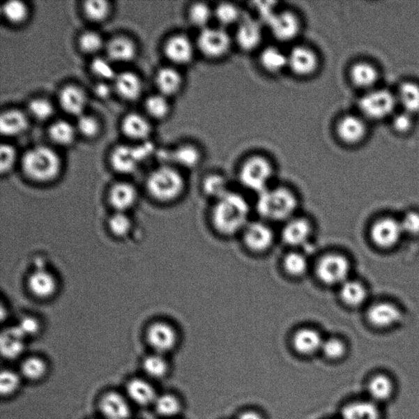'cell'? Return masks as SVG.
Returning <instances> with one entry per match:
<instances>
[{"label":"cell","mask_w":419,"mask_h":419,"mask_svg":"<svg viewBox=\"0 0 419 419\" xmlns=\"http://www.w3.org/2000/svg\"><path fill=\"white\" fill-rule=\"evenodd\" d=\"M251 207L245 197L229 191L215 201L211 220L216 231L224 236L243 232L250 221Z\"/></svg>","instance_id":"obj_1"},{"label":"cell","mask_w":419,"mask_h":419,"mask_svg":"<svg viewBox=\"0 0 419 419\" xmlns=\"http://www.w3.org/2000/svg\"><path fill=\"white\" fill-rule=\"evenodd\" d=\"M256 207L263 219L287 222L294 218L298 208V199L289 188H269L258 195Z\"/></svg>","instance_id":"obj_2"},{"label":"cell","mask_w":419,"mask_h":419,"mask_svg":"<svg viewBox=\"0 0 419 419\" xmlns=\"http://www.w3.org/2000/svg\"><path fill=\"white\" fill-rule=\"evenodd\" d=\"M62 159L49 146L38 145L23 154L22 167L27 177L37 182L54 180L62 169Z\"/></svg>","instance_id":"obj_3"},{"label":"cell","mask_w":419,"mask_h":419,"mask_svg":"<svg viewBox=\"0 0 419 419\" xmlns=\"http://www.w3.org/2000/svg\"><path fill=\"white\" fill-rule=\"evenodd\" d=\"M147 187L155 199L160 201L176 199L185 190V178L174 167L164 164L150 174Z\"/></svg>","instance_id":"obj_4"},{"label":"cell","mask_w":419,"mask_h":419,"mask_svg":"<svg viewBox=\"0 0 419 419\" xmlns=\"http://www.w3.org/2000/svg\"><path fill=\"white\" fill-rule=\"evenodd\" d=\"M274 169L269 160L261 156L248 158L239 172V180L243 187L252 192H261L268 190Z\"/></svg>","instance_id":"obj_5"},{"label":"cell","mask_w":419,"mask_h":419,"mask_svg":"<svg viewBox=\"0 0 419 419\" xmlns=\"http://www.w3.org/2000/svg\"><path fill=\"white\" fill-rule=\"evenodd\" d=\"M351 264L340 253H328L319 259L317 273L320 282L328 286L340 287L351 279Z\"/></svg>","instance_id":"obj_6"},{"label":"cell","mask_w":419,"mask_h":419,"mask_svg":"<svg viewBox=\"0 0 419 419\" xmlns=\"http://www.w3.org/2000/svg\"><path fill=\"white\" fill-rule=\"evenodd\" d=\"M232 40L224 28L209 26L200 31L197 40V49L209 59H220L229 53Z\"/></svg>","instance_id":"obj_7"},{"label":"cell","mask_w":419,"mask_h":419,"mask_svg":"<svg viewBox=\"0 0 419 419\" xmlns=\"http://www.w3.org/2000/svg\"><path fill=\"white\" fill-rule=\"evenodd\" d=\"M397 100L393 94L385 89H375L361 98L360 109L368 119H383L392 113Z\"/></svg>","instance_id":"obj_8"},{"label":"cell","mask_w":419,"mask_h":419,"mask_svg":"<svg viewBox=\"0 0 419 419\" xmlns=\"http://www.w3.org/2000/svg\"><path fill=\"white\" fill-rule=\"evenodd\" d=\"M404 235L401 221L392 218H383L375 221L370 229L372 242L382 249L397 246Z\"/></svg>","instance_id":"obj_9"},{"label":"cell","mask_w":419,"mask_h":419,"mask_svg":"<svg viewBox=\"0 0 419 419\" xmlns=\"http://www.w3.org/2000/svg\"><path fill=\"white\" fill-rule=\"evenodd\" d=\"M397 383L392 375L385 372H378L367 380L366 397L382 406L393 401L397 394Z\"/></svg>","instance_id":"obj_10"},{"label":"cell","mask_w":419,"mask_h":419,"mask_svg":"<svg viewBox=\"0 0 419 419\" xmlns=\"http://www.w3.org/2000/svg\"><path fill=\"white\" fill-rule=\"evenodd\" d=\"M275 238V233L271 226L263 221H253L243 230L244 243L253 252L262 253L270 250Z\"/></svg>","instance_id":"obj_11"},{"label":"cell","mask_w":419,"mask_h":419,"mask_svg":"<svg viewBox=\"0 0 419 419\" xmlns=\"http://www.w3.org/2000/svg\"><path fill=\"white\" fill-rule=\"evenodd\" d=\"M402 318L401 308L390 301H380L373 304L367 312L369 323L379 329L394 328L401 323Z\"/></svg>","instance_id":"obj_12"},{"label":"cell","mask_w":419,"mask_h":419,"mask_svg":"<svg viewBox=\"0 0 419 419\" xmlns=\"http://www.w3.org/2000/svg\"><path fill=\"white\" fill-rule=\"evenodd\" d=\"M266 23L273 36L281 42L294 40L300 31L298 17L289 11L275 12Z\"/></svg>","instance_id":"obj_13"},{"label":"cell","mask_w":419,"mask_h":419,"mask_svg":"<svg viewBox=\"0 0 419 419\" xmlns=\"http://www.w3.org/2000/svg\"><path fill=\"white\" fill-rule=\"evenodd\" d=\"M148 344L160 355L175 349L178 343L176 329L167 323L158 322L151 326L147 333Z\"/></svg>","instance_id":"obj_14"},{"label":"cell","mask_w":419,"mask_h":419,"mask_svg":"<svg viewBox=\"0 0 419 419\" xmlns=\"http://www.w3.org/2000/svg\"><path fill=\"white\" fill-rule=\"evenodd\" d=\"M195 47L190 38L178 34L169 37L164 45V54L167 59L176 66L190 63L194 59Z\"/></svg>","instance_id":"obj_15"},{"label":"cell","mask_w":419,"mask_h":419,"mask_svg":"<svg viewBox=\"0 0 419 419\" xmlns=\"http://www.w3.org/2000/svg\"><path fill=\"white\" fill-rule=\"evenodd\" d=\"M289 68L300 77H308L317 72L319 58L312 49L305 46L295 47L288 54Z\"/></svg>","instance_id":"obj_16"},{"label":"cell","mask_w":419,"mask_h":419,"mask_svg":"<svg viewBox=\"0 0 419 419\" xmlns=\"http://www.w3.org/2000/svg\"><path fill=\"white\" fill-rule=\"evenodd\" d=\"M59 103L66 113L77 119L86 113L88 98L82 88L75 84H67L61 89Z\"/></svg>","instance_id":"obj_17"},{"label":"cell","mask_w":419,"mask_h":419,"mask_svg":"<svg viewBox=\"0 0 419 419\" xmlns=\"http://www.w3.org/2000/svg\"><path fill=\"white\" fill-rule=\"evenodd\" d=\"M141 162L137 146L117 145L110 154L112 167L121 174L135 172Z\"/></svg>","instance_id":"obj_18"},{"label":"cell","mask_w":419,"mask_h":419,"mask_svg":"<svg viewBox=\"0 0 419 419\" xmlns=\"http://www.w3.org/2000/svg\"><path fill=\"white\" fill-rule=\"evenodd\" d=\"M383 408L369 398L347 402L341 409V419H383Z\"/></svg>","instance_id":"obj_19"},{"label":"cell","mask_w":419,"mask_h":419,"mask_svg":"<svg viewBox=\"0 0 419 419\" xmlns=\"http://www.w3.org/2000/svg\"><path fill=\"white\" fill-rule=\"evenodd\" d=\"M323 342L321 333L310 327L298 329L291 341L295 351L303 356H312L321 352Z\"/></svg>","instance_id":"obj_20"},{"label":"cell","mask_w":419,"mask_h":419,"mask_svg":"<svg viewBox=\"0 0 419 419\" xmlns=\"http://www.w3.org/2000/svg\"><path fill=\"white\" fill-rule=\"evenodd\" d=\"M312 234V226L307 219L294 218L285 222L282 238L290 247H298L307 243Z\"/></svg>","instance_id":"obj_21"},{"label":"cell","mask_w":419,"mask_h":419,"mask_svg":"<svg viewBox=\"0 0 419 419\" xmlns=\"http://www.w3.org/2000/svg\"><path fill=\"white\" fill-rule=\"evenodd\" d=\"M262 38L261 25L254 19L243 17L241 22L237 26L235 40L242 50H255L260 46Z\"/></svg>","instance_id":"obj_22"},{"label":"cell","mask_w":419,"mask_h":419,"mask_svg":"<svg viewBox=\"0 0 419 419\" xmlns=\"http://www.w3.org/2000/svg\"><path fill=\"white\" fill-rule=\"evenodd\" d=\"M98 408L106 419H129L131 409L127 399L121 393L109 392L103 395Z\"/></svg>","instance_id":"obj_23"},{"label":"cell","mask_w":419,"mask_h":419,"mask_svg":"<svg viewBox=\"0 0 419 419\" xmlns=\"http://www.w3.org/2000/svg\"><path fill=\"white\" fill-rule=\"evenodd\" d=\"M107 59L112 63H129L137 54V47L130 38L117 36L111 38L105 45Z\"/></svg>","instance_id":"obj_24"},{"label":"cell","mask_w":419,"mask_h":419,"mask_svg":"<svg viewBox=\"0 0 419 419\" xmlns=\"http://www.w3.org/2000/svg\"><path fill=\"white\" fill-rule=\"evenodd\" d=\"M121 128L127 138L139 142L147 141L152 133V125L147 117L137 112L126 114L121 121Z\"/></svg>","instance_id":"obj_25"},{"label":"cell","mask_w":419,"mask_h":419,"mask_svg":"<svg viewBox=\"0 0 419 419\" xmlns=\"http://www.w3.org/2000/svg\"><path fill=\"white\" fill-rule=\"evenodd\" d=\"M119 96L127 101L138 100L143 92V82L139 75L130 70L117 73L113 81Z\"/></svg>","instance_id":"obj_26"},{"label":"cell","mask_w":419,"mask_h":419,"mask_svg":"<svg viewBox=\"0 0 419 419\" xmlns=\"http://www.w3.org/2000/svg\"><path fill=\"white\" fill-rule=\"evenodd\" d=\"M29 126V119L25 112L12 108L0 115V132L6 137H17L24 133Z\"/></svg>","instance_id":"obj_27"},{"label":"cell","mask_w":419,"mask_h":419,"mask_svg":"<svg viewBox=\"0 0 419 419\" xmlns=\"http://www.w3.org/2000/svg\"><path fill=\"white\" fill-rule=\"evenodd\" d=\"M367 127L363 119L357 116H346L338 122L337 133L343 142L355 144L365 138Z\"/></svg>","instance_id":"obj_28"},{"label":"cell","mask_w":419,"mask_h":419,"mask_svg":"<svg viewBox=\"0 0 419 419\" xmlns=\"http://www.w3.org/2000/svg\"><path fill=\"white\" fill-rule=\"evenodd\" d=\"M155 84L159 93L167 98L176 96L183 87V77L175 68L165 67L159 69L155 77Z\"/></svg>","instance_id":"obj_29"},{"label":"cell","mask_w":419,"mask_h":419,"mask_svg":"<svg viewBox=\"0 0 419 419\" xmlns=\"http://www.w3.org/2000/svg\"><path fill=\"white\" fill-rule=\"evenodd\" d=\"M126 393L132 402L140 406L154 404L158 397L153 386L143 379H133L126 385Z\"/></svg>","instance_id":"obj_30"},{"label":"cell","mask_w":419,"mask_h":419,"mask_svg":"<svg viewBox=\"0 0 419 419\" xmlns=\"http://www.w3.org/2000/svg\"><path fill=\"white\" fill-rule=\"evenodd\" d=\"M339 295L347 307L356 308L363 305L369 298V291L360 281L349 279L339 287Z\"/></svg>","instance_id":"obj_31"},{"label":"cell","mask_w":419,"mask_h":419,"mask_svg":"<svg viewBox=\"0 0 419 419\" xmlns=\"http://www.w3.org/2000/svg\"><path fill=\"white\" fill-rule=\"evenodd\" d=\"M25 338L18 327L3 332L0 338L2 356L7 360H14L20 356L24 351Z\"/></svg>","instance_id":"obj_32"},{"label":"cell","mask_w":419,"mask_h":419,"mask_svg":"<svg viewBox=\"0 0 419 419\" xmlns=\"http://www.w3.org/2000/svg\"><path fill=\"white\" fill-rule=\"evenodd\" d=\"M136 199H137V192L135 188L127 182L115 183L109 192L111 204L121 213H124L125 211L130 208Z\"/></svg>","instance_id":"obj_33"},{"label":"cell","mask_w":419,"mask_h":419,"mask_svg":"<svg viewBox=\"0 0 419 419\" xmlns=\"http://www.w3.org/2000/svg\"><path fill=\"white\" fill-rule=\"evenodd\" d=\"M28 286L33 294L42 298L54 294L56 288L54 277L44 270L33 273L28 280Z\"/></svg>","instance_id":"obj_34"},{"label":"cell","mask_w":419,"mask_h":419,"mask_svg":"<svg viewBox=\"0 0 419 419\" xmlns=\"http://www.w3.org/2000/svg\"><path fill=\"white\" fill-rule=\"evenodd\" d=\"M262 68L271 74L280 73L289 68L288 54L277 47H268L260 56Z\"/></svg>","instance_id":"obj_35"},{"label":"cell","mask_w":419,"mask_h":419,"mask_svg":"<svg viewBox=\"0 0 419 419\" xmlns=\"http://www.w3.org/2000/svg\"><path fill=\"white\" fill-rule=\"evenodd\" d=\"M77 133L75 125L65 120L54 121L49 125L48 131L52 142L63 147L73 144Z\"/></svg>","instance_id":"obj_36"},{"label":"cell","mask_w":419,"mask_h":419,"mask_svg":"<svg viewBox=\"0 0 419 419\" xmlns=\"http://www.w3.org/2000/svg\"><path fill=\"white\" fill-rule=\"evenodd\" d=\"M201 155L195 146L185 144L169 151V160L178 166L185 168H194L200 163Z\"/></svg>","instance_id":"obj_37"},{"label":"cell","mask_w":419,"mask_h":419,"mask_svg":"<svg viewBox=\"0 0 419 419\" xmlns=\"http://www.w3.org/2000/svg\"><path fill=\"white\" fill-rule=\"evenodd\" d=\"M351 78L356 86L368 89L374 86L379 79V73L373 65L359 63L353 66L351 70Z\"/></svg>","instance_id":"obj_38"},{"label":"cell","mask_w":419,"mask_h":419,"mask_svg":"<svg viewBox=\"0 0 419 419\" xmlns=\"http://www.w3.org/2000/svg\"><path fill=\"white\" fill-rule=\"evenodd\" d=\"M214 18L219 26L225 28L238 26L243 19L239 8L230 3H222L214 9Z\"/></svg>","instance_id":"obj_39"},{"label":"cell","mask_w":419,"mask_h":419,"mask_svg":"<svg viewBox=\"0 0 419 419\" xmlns=\"http://www.w3.org/2000/svg\"><path fill=\"white\" fill-rule=\"evenodd\" d=\"M154 406L160 416L168 418L176 417L183 409L181 399L172 393L158 395Z\"/></svg>","instance_id":"obj_40"},{"label":"cell","mask_w":419,"mask_h":419,"mask_svg":"<svg viewBox=\"0 0 419 419\" xmlns=\"http://www.w3.org/2000/svg\"><path fill=\"white\" fill-rule=\"evenodd\" d=\"M2 14L11 24L21 25L29 17L30 9L25 2L20 0H11L3 4Z\"/></svg>","instance_id":"obj_41"},{"label":"cell","mask_w":419,"mask_h":419,"mask_svg":"<svg viewBox=\"0 0 419 419\" xmlns=\"http://www.w3.org/2000/svg\"><path fill=\"white\" fill-rule=\"evenodd\" d=\"M397 100L401 102L404 112L411 114L419 112V86L413 82L402 84Z\"/></svg>","instance_id":"obj_42"},{"label":"cell","mask_w":419,"mask_h":419,"mask_svg":"<svg viewBox=\"0 0 419 419\" xmlns=\"http://www.w3.org/2000/svg\"><path fill=\"white\" fill-rule=\"evenodd\" d=\"M21 373L25 379L31 382H38V381L43 379L48 373V365L40 357H28L22 363Z\"/></svg>","instance_id":"obj_43"},{"label":"cell","mask_w":419,"mask_h":419,"mask_svg":"<svg viewBox=\"0 0 419 419\" xmlns=\"http://www.w3.org/2000/svg\"><path fill=\"white\" fill-rule=\"evenodd\" d=\"M282 267L287 274L291 277H301L307 274L309 269V261L304 254L291 252L282 260Z\"/></svg>","instance_id":"obj_44"},{"label":"cell","mask_w":419,"mask_h":419,"mask_svg":"<svg viewBox=\"0 0 419 419\" xmlns=\"http://www.w3.org/2000/svg\"><path fill=\"white\" fill-rule=\"evenodd\" d=\"M169 98L161 93L152 94L145 101V110L152 119L163 120L166 119L171 112Z\"/></svg>","instance_id":"obj_45"},{"label":"cell","mask_w":419,"mask_h":419,"mask_svg":"<svg viewBox=\"0 0 419 419\" xmlns=\"http://www.w3.org/2000/svg\"><path fill=\"white\" fill-rule=\"evenodd\" d=\"M188 17L192 25L200 31L211 26L214 18V9L204 3H196L192 6L188 13Z\"/></svg>","instance_id":"obj_46"},{"label":"cell","mask_w":419,"mask_h":419,"mask_svg":"<svg viewBox=\"0 0 419 419\" xmlns=\"http://www.w3.org/2000/svg\"><path fill=\"white\" fill-rule=\"evenodd\" d=\"M143 370L149 378L161 379L168 374L169 365L163 355L155 353L145 358L143 361Z\"/></svg>","instance_id":"obj_47"},{"label":"cell","mask_w":419,"mask_h":419,"mask_svg":"<svg viewBox=\"0 0 419 419\" xmlns=\"http://www.w3.org/2000/svg\"><path fill=\"white\" fill-rule=\"evenodd\" d=\"M321 353L329 361H341L347 355L348 346L342 338L329 337L324 339Z\"/></svg>","instance_id":"obj_48"},{"label":"cell","mask_w":419,"mask_h":419,"mask_svg":"<svg viewBox=\"0 0 419 419\" xmlns=\"http://www.w3.org/2000/svg\"><path fill=\"white\" fill-rule=\"evenodd\" d=\"M83 11L89 21L101 22L109 17L111 6L105 0H88L84 3Z\"/></svg>","instance_id":"obj_49"},{"label":"cell","mask_w":419,"mask_h":419,"mask_svg":"<svg viewBox=\"0 0 419 419\" xmlns=\"http://www.w3.org/2000/svg\"><path fill=\"white\" fill-rule=\"evenodd\" d=\"M78 45L79 49L86 54H96L102 49H105L106 42L100 33L94 31H84L79 36Z\"/></svg>","instance_id":"obj_50"},{"label":"cell","mask_w":419,"mask_h":419,"mask_svg":"<svg viewBox=\"0 0 419 419\" xmlns=\"http://www.w3.org/2000/svg\"><path fill=\"white\" fill-rule=\"evenodd\" d=\"M28 112L33 119L43 121L53 116L54 107L53 103L47 98L38 97L32 98L28 103Z\"/></svg>","instance_id":"obj_51"},{"label":"cell","mask_w":419,"mask_h":419,"mask_svg":"<svg viewBox=\"0 0 419 419\" xmlns=\"http://www.w3.org/2000/svg\"><path fill=\"white\" fill-rule=\"evenodd\" d=\"M204 190L206 195L215 201L220 199L230 191L228 182L222 176L211 175L204 182Z\"/></svg>","instance_id":"obj_52"},{"label":"cell","mask_w":419,"mask_h":419,"mask_svg":"<svg viewBox=\"0 0 419 419\" xmlns=\"http://www.w3.org/2000/svg\"><path fill=\"white\" fill-rule=\"evenodd\" d=\"M100 121L96 117L86 112L77 117L75 124L78 133L88 139L96 138L100 133Z\"/></svg>","instance_id":"obj_53"},{"label":"cell","mask_w":419,"mask_h":419,"mask_svg":"<svg viewBox=\"0 0 419 419\" xmlns=\"http://www.w3.org/2000/svg\"><path fill=\"white\" fill-rule=\"evenodd\" d=\"M110 59L96 56L91 65L92 73L102 82L114 81L117 73Z\"/></svg>","instance_id":"obj_54"},{"label":"cell","mask_w":419,"mask_h":419,"mask_svg":"<svg viewBox=\"0 0 419 419\" xmlns=\"http://www.w3.org/2000/svg\"><path fill=\"white\" fill-rule=\"evenodd\" d=\"M21 386V379L16 372L10 370H3L0 374V393L2 397H9L15 394Z\"/></svg>","instance_id":"obj_55"},{"label":"cell","mask_w":419,"mask_h":419,"mask_svg":"<svg viewBox=\"0 0 419 419\" xmlns=\"http://www.w3.org/2000/svg\"><path fill=\"white\" fill-rule=\"evenodd\" d=\"M17 153L15 148L9 144H2L0 147V169L1 173H7L15 165Z\"/></svg>","instance_id":"obj_56"},{"label":"cell","mask_w":419,"mask_h":419,"mask_svg":"<svg viewBox=\"0 0 419 419\" xmlns=\"http://www.w3.org/2000/svg\"><path fill=\"white\" fill-rule=\"evenodd\" d=\"M111 231L116 236H124L131 228L130 220L124 213L117 211L109 220Z\"/></svg>","instance_id":"obj_57"},{"label":"cell","mask_w":419,"mask_h":419,"mask_svg":"<svg viewBox=\"0 0 419 419\" xmlns=\"http://www.w3.org/2000/svg\"><path fill=\"white\" fill-rule=\"evenodd\" d=\"M399 221L404 234H407L409 236H418L419 213L418 211H409Z\"/></svg>","instance_id":"obj_58"},{"label":"cell","mask_w":419,"mask_h":419,"mask_svg":"<svg viewBox=\"0 0 419 419\" xmlns=\"http://www.w3.org/2000/svg\"><path fill=\"white\" fill-rule=\"evenodd\" d=\"M413 124L412 114L407 112L399 113L393 119L395 129L399 132H406L411 128Z\"/></svg>","instance_id":"obj_59"},{"label":"cell","mask_w":419,"mask_h":419,"mask_svg":"<svg viewBox=\"0 0 419 419\" xmlns=\"http://www.w3.org/2000/svg\"><path fill=\"white\" fill-rule=\"evenodd\" d=\"M25 337L34 335L39 330V323L34 319L26 318L17 326Z\"/></svg>","instance_id":"obj_60"},{"label":"cell","mask_w":419,"mask_h":419,"mask_svg":"<svg viewBox=\"0 0 419 419\" xmlns=\"http://www.w3.org/2000/svg\"><path fill=\"white\" fill-rule=\"evenodd\" d=\"M237 419H266L265 417L263 416V414L257 411H253V409H250V411H243L239 414Z\"/></svg>","instance_id":"obj_61"},{"label":"cell","mask_w":419,"mask_h":419,"mask_svg":"<svg viewBox=\"0 0 419 419\" xmlns=\"http://www.w3.org/2000/svg\"><path fill=\"white\" fill-rule=\"evenodd\" d=\"M96 92L98 96L102 97H106L109 93V88H108L106 82H102L100 86H97Z\"/></svg>","instance_id":"obj_62"}]
</instances>
